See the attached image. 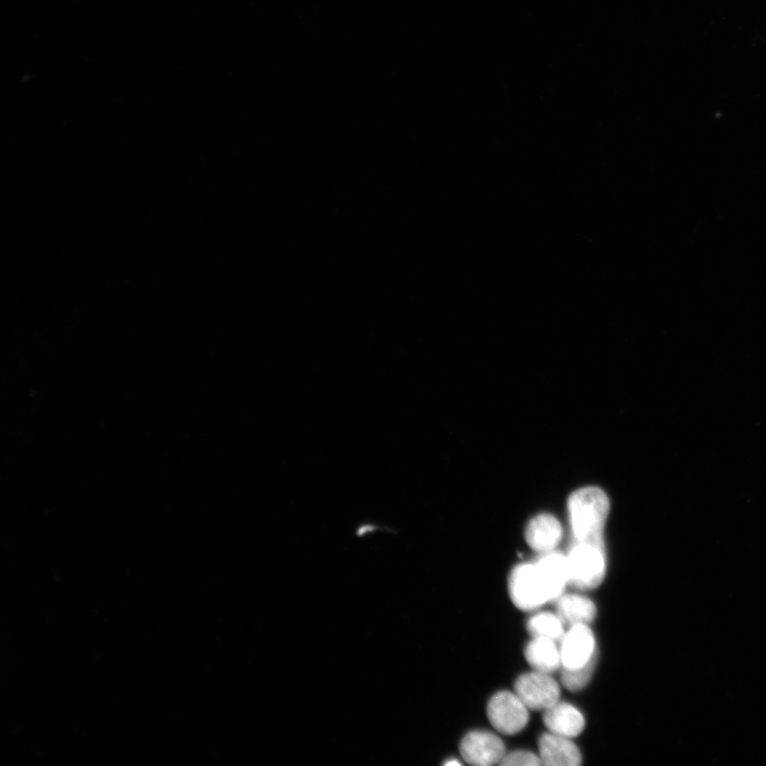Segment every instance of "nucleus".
<instances>
[{"label":"nucleus","instance_id":"f257e3e1","mask_svg":"<svg viewBox=\"0 0 766 766\" xmlns=\"http://www.w3.org/2000/svg\"><path fill=\"white\" fill-rule=\"evenodd\" d=\"M609 511L610 502L603 490L587 487L574 492L569 514L575 542L605 547L603 532Z\"/></svg>","mask_w":766,"mask_h":766},{"label":"nucleus","instance_id":"f03ea898","mask_svg":"<svg viewBox=\"0 0 766 766\" xmlns=\"http://www.w3.org/2000/svg\"><path fill=\"white\" fill-rule=\"evenodd\" d=\"M570 585L592 590L602 585L607 571L605 547L575 542L568 555Z\"/></svg>","mask_w":766,"mask_h":766},{"label":"nucleus","instance_id":"7ed1b4c3","mask_svg":"<svg viewBox=\"0 0 766 766\" xmlns=\"http://www.w3.org/2000/svg\"><path fill=\"white\" fill-rule=\"evenodd\" d=\"M509 592L513 604L523 611H534L551 602V595L536 563L516 566L510 575Z\"/></svg>","mask_w":766,"mask_h":766},{"label":"nucleus","instance_id":"20e7f679","mask_svg":"<svg viewBox=\"0 0 766 766\" xmlns=\"http://www.w3.org/2000/svg\"><path fill=\"white\" fill-rule=\"evenodd\" d=\"M528 707L516 693L495 694L488 704V718L493 727L504 735L519 734L529 722Z\"/></svg>","mask_w":766,"mask_h":766},{"label":"nucleus","instance_id":"39448f33","mask_svg":"<svg viewBox=\"0 0 766 766\" xmlns=\"http://www.w3.org/2000/svg\"><path fill=\"white\" fill-rule=\"evenodd\" d=\"M515 693L531 710H547L560 701V687L551 675L526 673L515 681Z\"/></svg>","mask_w":766,"mask_h":766},{"label":"nucleus","instance_id":"423d86ee","mask_svg":"<svg viewBox=\"0 0 766 766\" xmlns=\"http://www.w3.org/2000/svg\"><path fill=\"white\" fill-rule=\"evenodd\" d=\"M562 669L584 668L597 660L596 640L589 625H574L565 631L560 641Z\"/></svg>","mask_w":766,"mask_h":766},{"label":"nucleus","instance_id":"0eeeda50","mask_svg":"<svg viewBox=\"0 0 766 766\" xmlns=\"http://www.w3.org/2000/svg\"><path fill=\"white\" fill-rule=\"evenodd\" d=\"M460 749L463 759L476 766L499 764L506 756V746L502 739L489 731L469 732L463 738Z\"/></svg>","mask_w":766,"mask_h":766},{"label":"nucleus","instance_id":"6e6552de","mask_svg":"<svg viewBox=\"0 0 766 766\" xmlns=\"http://www.w3.org/2000/svg\"><path fill=\"white\" fill-rule=\"evenodd\" d=\"M563 530L553 515L541 514L532 519L526 528V541L535 552L545 554L555 551L562 540Z\"/></svg>","mask_w":766,"mask_h":766},{"label":"nucleus","instance_id":"1a4fd4ad","mask_svg":"<svg viewBox=\"0 0 766 766\" xmlns=\"http://www.w3.org/2000/svg\"><path fill=\"white\" fill-rule=\"evenodd\" d=\"M539 757L547 766H578L582 757L579 748L570 738L549 732L539 740Z\"/></svg>","mask_w":766,"mask_h":766},{"label":"nucleus","instance_id":"9d476101","mask_svg":"<svg viewBox=\"0 0 766 766\" xmlns=\"http://www.w3.org/2000/svg\"><path fill=\"white\" fill-rule=\"evenodd\" d=\"M543 721L549 732L570 739L578 737L586 726L584 715L577 708L560 701L545 710Z\"/></svg>","mask_w":766,"mask_h":766},{"label":"nucleus","instance_id":"9b49d317","mask_svg":"<svg viewBox=\"0 0 766 766\" xmlns=\"http://www.w3.org/2000/svg\"><path fill=\"white\" fill-rule=\"evenodd\" d=\"M535 563L545 580L551 602H556L564 594L566 586L570 585L568 557L553 551L543 554Z\"/></svg>","mask_w":766,"mask_h":766},{"label":"nucleus","instance_id":"f8f14e48","mask_svg":"<svg viewBox=\"0 0 766 766\" xmlns=\"http://www.w3.org/2000/svg\"><path fill=\"white\" fill-rule=\"evenodd\" d=\"M557 614L564 625H589L596 618L595 604L588 597L578 594H563L557 599Z\"/></svg>","mask_w":766,"mask_h":766},{"label":"nucleus","instance_id":"ddd939ff","mask_svg":"<svg viewBox=\"0 0 766 766\" xmlns=\"http://www.w3.org/2000/svg\"><path fill=\"white\" fill-rule=\"evenodd\" d=\"M558 642L545 639H532L525 649V657L535 671L551 674L561 666L560 647Z\"/></svg>","mask_w":766,"mask_h":766},{"label":"nucleus","instance_id":"4468645a","mask_svg":"<svg viewBox=\"0 0 766 766\" xmlns=\"http://www.w3.org/2000/svg\"><path fill=\"white\" fill-rule=\"evenodd\" d=\"M564 623L557 613L541 612L532 616L527 623L529 634L534 638H545L560 642L565 634Z\"/></svg>","mask_w":766,"mask_h":766},{"label":"nucleus","instance_id":"2eb2a0df","mask_svg":"<svg viewBox=\"0 0 766 766\" xmlns=\"http://www.w3.org/2000/svg\"><path fill=\"white\" fill-rule=\"evenodd\" d=\"M597 660H594L590 664L584 666V668L575 670L562 669L561 681L563 686L570 691H578L584 689L590 682Z\"/></svg>","mask_w":766,"mask_h":766},{"label":"nucleus","instance_id":"dca6fc26","mask_svg":"<svg viewBox=\"0 0 766 766\" xmlns=\"http://www.w3.org/2000/svg\"><path fill=\"white\" fill-rule=\"evenodd\" d=\"M504 766H538L541 765V759L534 753L527 751H518L506 754L501 763Z\"/></svg>","mask_w":766,"mask_h":766}]
</instances>
